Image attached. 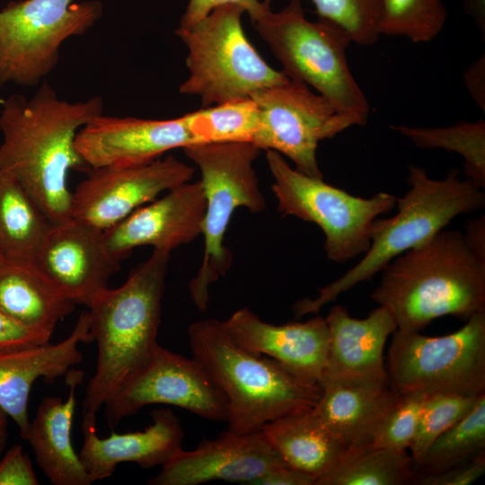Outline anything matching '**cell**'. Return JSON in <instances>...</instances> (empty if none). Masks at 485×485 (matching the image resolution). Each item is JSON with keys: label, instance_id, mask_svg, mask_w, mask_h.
I'll list each match as a JSON object with an SVG mask.
<instances>
[{"label": "cell", "instance_id": "cell-1", "mask_svg": "<svg viewBox=\"0 0 485 485\" xmlns=\"http://www.w3.org/2000/svg\"><path fill=\"white\" fill-rule=\"evenodd\" d=\"M103 110L101 97L68 101L46 81L30 99L13 93L3 102L0 169L26 189L50 224L72 218L69 172L91 168L75 148V137Z\"/></svg>", "mask_w": 485, "mask_h": 485}, {"label": "cell", "instance_id": "cell-2", "mask_svg": "<svg viewBox=\"0 0 485 485\" xmlns=\"http://www.w3.org/2000/svg\"><path fill=\"white\" fill-rule=\"evenodd\" d=\"M371 299L402 331L447 315L466 321L485 312V258L463 232L444 228L391 260Z\"/></svg>", "mask_w": 485, "mask_h": 485}, {"label": "cell", "instance_id": "cell-3", "mask_svg": "<svg viewBox=\"0 0 485 485\" xmlns=\"http://www.w3.org/2000/svg\"><path fill=\"white\" fill-rule=\"evenodd\" d=\"M170 255L169 251L154 249L123 285L108 287L88 306L97 361L82 403V428H95L100 409L145 366L159 345Z\"/></svg>", "mask_w": 485, "mask_h": 485}, {"label": "cell", "instance_id": "cell-4", "mask_svg": "<svg viewBox=\"0 0 485 485\" xmlns=\"http://www.w3.org/2000/svg\"><path fill=\"white\" fill-rule=\"evenodd\" d=\"M192 357L227 399V430L258 432L282 416L309 410L322 386L300 378L275 359L240 347L223 321L205 319L188 329Z\"/></svg>", "mask_w": 485, "mask_h": 485}, {"label": "cell", "instance_id": "cell-5", "mask_svg": "<svg viewBox=\"0 0 485 485\" xmlns=\"http://www.w3.org/2000/svg\"><path fill=\"white\" fill-rule=\"evenodd\" d=\"M452 169L442 180L429 178L426 170L409 164L410 189L397 198V214L376 218L370 246L363 258L344 275L318 289L315 298H304L293 306L295 316L318 313L322 307L356 285L370 280L395 257L445 228L454 217L481 210L484 190Z\"/></svg>", "mask_w": 485, "mask_h": 485}, {"label": "cell", "instance_id": "cell-6", "mask_svg": "<svg viewBox=\"0 0 485 485\" xmlns=\"http://www.w3.org/2000/svg\"><path fill=\"white\" fill-rule=\"evenodd\" d=\"M251 20L289 79L313 87L358 126L366 124L370 106L349 69L346 50L352 40L344 29L322 19L309 21L300 0L278 12L264 0Z\"/></svg>", "mask_w": 485, "mask_h": 485}, {"label": "cell", "instance_id": "cell-7", "mask_svg": "<svg viewBox=\"0 0 485 485\" xmlns=\"http://www.w3.org/2000/svg\"><path fill=\"white\" fill-rule=\"evenodd\" d=\"M245 10L236 4L213 9L175 34L188 48V78L180 93L201 99L203 108L251 98L261 89L289 80L271 67L248 40L242 24Z\"/></svg>", "mask_w": 485, "mask_h": 485}, {"label": "cell", "instance_id": "cell-8", "mask_svg": "<svg viewBox=\"0 0 485 485\" xmlns=\"http://www.w3.org/2000/svg\"><path fill=\"white\" fill-rule=\"evenodd\" d=\"M201 172L206 209L202 234L204 253L201 266L189 283L190 295L204 312L209 287L228 271L232 255L224 237L234 212L245 207L256 214L266 208L253 163L261 149L251 142L201 143L182 148Z\"/></svg>", "mask_w": 485, "mask_h": 485}, {"label": "cell", "instance_id": "cell-9", "mask_svg": "<svg viewBox=\"0 0 485 485\" xmlns=\"http://www.w3.org/2000/svg\"><path fill=\"white\" fill-rule=\"evenodd\" d=\"M266 159L278 211L317 225L325 235L326 256L333 262L365 254L374 221L395 207L397 197L391 193L357 197L298 172L273 150H266Z\"/></svg>", "mask_w": 485, "mask_h": 485}, {"label": "cell", "instance_id": "cell-10", "mask_svg": "<svg viewBox=\"0 0 485 485\" xmlns=\"http://www.w3.org/2000/svg\"><path fill=\"white\" fill-rule=\"evenodd\" d=\"M385 369L390 384L400 392L485 393V312L471 316L456 331L438 337L397 329Z\"/></svg>", "mask_w": 485, "mask_h": 485}, {"label": "cell", "instance_id": "cell-11", "mask_svg": "<svg viewBox=\"0 0 485 485\" xmlns=\"http://www.w3.org/2000/svg\"><path fill=\"white\" fill-rule=\"evenodd\" d=\"M99 0H20L0 9V87L36 86L59 61L62 44L101 17Z\"/></svg>", "mask_w": 485, "mask_h": 485}, {"label": "cell", "instance_id": "cell-12", "mask_svg": "<svg viewBox=\"0 0 485 485\" xmlns=\"http://www.w3.org/2000/svg\"><path fill=\"white\" fill-rule=\"evenodd\" d=\"M251 98L260 115L251 143L284 154L295 170L313 178L323 179L316 157L319 142L358 126L307 84L291 79L257 91Z\"/></svg>", "mask_w": 485, "mask_h": 485}, {"label": "cell", "instance_id": "cell-13", "mask_svg": "<svg viewBox=\"0 0 485 485\" xmlns=\"http://www.w3.org/2000/svg\"><path fill=\"white\" fill-rule=\"evenodd\" d=\"M150 404L180 407L201 418L226 421L228 402L200 364L156 347L149 360L104 404L110 428Z\"/></svg>", "mask_w": 485, "mask_h": 485}, {"label": "cell", "instance_id": "cell-14", "mask_svg": "<svg viewBox=\"0 0 485 485\" xmlns=\"http://www.w3.org/2000/svg\"><path fill=\"white\" fill-rule=\"evenodd\" d=\"M194 170L172 155L136 166L90 168L72 192L71 216L104 232L161 193L190 181Z\"/></svg>", "mask_w": 485, "mask_h": 485}, {"label": "cell", "instance_id": "cell-15", "mask_svg": "<svg viewBox=\"0 0 485 485\" xmlns=\"http://www.w3.org/2000/svg\"><path fill=\"white\" fill-rule=\"evenodd\" d=\"M203 143L189 115L148 119L101 114L85 124L75 146L91 168L136 166L164 153Z\"/></svg>", "mask_w": 485, "mask_h": 485}, {"label": "cell", "instance_id": "cell-16", "mask_svg": "<svg viewBox=\"0 0 485 485\" xmlns=\"http://www.w3.org/2000/svg\"><path fill=\"white\" fill-rule=\"evenodd\" d=\"M34 263L72 303L87 307L120 269L103 231L75 218L50 225Z\"/></svg>", "mask_w": 485, "mask_h": 485}, {"label": "cell", "instance_id": "cell-17", "mask_svg": "<svg viewBox=\"0 0 485 485\" xmlns=\"http://www.w3.org/2000/svg\"><path fill=\"white\" fill-rule=\"evenodd\" d=\"M287 465L262 431L228 430L204 439L190 451L180 450L149 481L151 485H198L214 481L250 484L277 467Z\"/></svg>", "mask_w": 485, "mask_h": 485}, {"label": "cell", "instance_id": "cell-18", "mask_svg": "<svg viewBox=\"0 0 485 485\" xmlns=\"http://www.w3.org/2000/svg\"><path fill=\"white\" fill-rule=\"evenodd\" d=\"M205 209L200 181L183 183L104 231L106 247L119 262L140 246L172 251L202 234Z\"/></svg>", "mask_w": 485, "mask_h": 485}, {"label": "cell", "instance_id": "cell-19", "mask_svg": "<svg viewBox=\"0 0 485 485\" xmlns=\"http://www.w3.org/2000/svg\"><path fill=\"white\" fill-rule=\"evenodd\" d=\"M223 323L240 347L269 357L304 381L321 385L330 343L325 317L274 325L241 308Z\"/></svg>", "mask_w": 485, "mask_h": 485}, {"label": "cell", "instance_id": "cell-20", "mask_svg": "<svg viewBox=\"0 0 485 485\" xmlns=\"http://www.w3.org/2000/svg\"><path fill=\"white\" fill-rule=\"evenodd\" d=\"M93 341L87 311L62 341L0 351V410L14 421L22 439L31 423L28 401L33 384L66 375L83 359L79 344Z\"/></svg>", "mask_w": 485, "mask_h": 485}, {"label": "cell", "instance_id": "cell-21", "mask_svg": "<svg viewBox=\"0 0 485 485\" xmlns=\"http://www.w3.org/2000/svg\"><path fill=\"white\" fill-rule=\"evenodd\" d=\"M152 423L141 431L116 433L101 437L94 427L82 428L80 459L93 481L113 474L118 464L135 463L141 468L163 466L180 450L184 431L172 410L151 412Z\"/></svg>", "mask_w": 485, "mask_h": 485}, {"label": "cell", "instance_id": "cell-22", "mask_svg": "<svg viewBox=\"0 0 485 485\" xmlns=\"http://www.w3.org/2000/svg\"><path fill=\"white\" fill-rule=\"evenodd\" d=\"M330 343L322 379L388 380L384 348L388 337L397 330L392 314L383 306L366 318L351 317L337 304L325 317ZM322 383V382H321Z\"/></svg>", "mask_w": 485, "mask_h": 485}, {"label": "cell", "instance_id": "cell-23", "mask_svg": "<svg viewBox=\"0 0 485 485\" xmlns=\"http://www.w3.org/2000/svg\"><path fill=\"white\" fill-rule=\"evenodd\" d=\"M313 407L347 448L370 444L400 392L388 380L328 378Z\"/></svg>", "mask_w": 485, "mask_h": 485}, {"label": "cell", "instance_id": "cell-24", "mask_svg": "<svg viewBox=\"0 0 485 485\" xmlns=\"http://www.w3.org/2000/svg\"><path fill=\"white\" fill-rule=\"evenodd\" d=\"M83 376L84 373L79 370L70 369L66 373L67 398L48 396L42 399L24 438L33 451L37 464L54 485H90L93 482L71 439L75 392Z\"/></svg>", "mask_w": 485, "mask_h": 485}, {"label": "cell", "instance_id": "cell-25", "mask_svg": "<svg viewBox=\"0 0 485 485\" xmlns=\"http://www.w3.org/2000/svg\"><path fill=\"white\" fill-rule=\"evenodd\" d=\"M66 298L33 261L3 256L0 260V310L32 329L53 333L74 311Z\"/></svg>", "mask_w": 485, "mask_h": 485}, {"label": "cell", "instance_id": "cell-26", "mask_svg": "<svg viewBox=\"0 0 485 485\" xmlns=\"http://www.w3.org/2000/svg\"><path fill=\"white\" fill-rule=\"evenodd\" d=\"M261 431L288 466L313 476L316 481L348 450L313 408L269 421Z\"/></svg>", "mask_w": 485, "mask_h": 485}, {"label": "cell", "instance_id": "cell-27", "mask_svg": "<svg viewBox=\"0 0 485 485\" xmlns=\"http://www.w3.org/2000/svg\"><path fill=\"white\" fill-rule=\"evenodd\" d=\"M50 225L26 189L0 169V245L4 255L34 262Z\"/></svg>", "mask_w": 485, "mask_h": 485}, {"label": "cell", "instance_id": "cell-28", "mask_svg": "<svg viewBox=\"0 0 485 485\" xmlns=\"http://www.w3.org/2000/svg\"><path fill=\"white\" fill-rule=\"evenodd\" d=\"M418 475L407 452L366 444L348 448L340 460L319 477L315 485L417 484Z\"/></svg>", "mask_w": 485, "mask_h": 485}, {"label": "cell", "instance_id": "cell-29", "mask_svg": "<svg viewBox=\"0 0 485 485\" xmlns=\"http://www.w3.org/2000/svg\"><path fill=\"white\" fill-rule=\"evenodd\" d=\"M402 136L424 149L441 148L463 158L465 177L485 189V121H461L449 127L392 126Z\"/></svg>", "mask_w": 485, "mask_h": 485}, {"label": "cell", "instance_id": "cell-30", "mask_svg": "<svg viewBox=\"0 0 485 485\" xmlns=\"http://www.w3.org/2000/svg\"><path fill=\"white\" fill-rule=\"evenodd\" d=\"M485 453V393L473 409L440 435L422 461L413 465L417 475L435 474Z\"/></svg>", "mask_w": 485, "mask_h": 485}, {"label": "cell", "instance_id": "cell-31", "mask_svg": "<svg viewBox=\"0 0 485 485\" xmlns=\"http://www.w3.org/2000/svg\"><path fill=\"white\" fill-rule=\"evenodd\" d=\"M448 13L441 0H382L380 35L428 42L443 30Z\"/></svg>", "mask_w": 485, "mask_h": 485}, {"label": "cell", "instance_id": "cell-32", "mask_svg": "<svg viewBox=\"0 0 485 485\" xmlns=\"http://www.w3.org/2000/svg\"><path fill=\"white\" fill-rule=\"evenodd\" d=\"M203 143L251 142L259 126V108L251 98L190 112Z\"/></svg>", "mask_w": 485, "mask_h": 485}, {"label": "cell", "instance_id": "cell-33", "mask_svg": "<svg viewBox=\"0 0 485 485\" xmlns=\"http://www.w3.org/2000/svg\"><path fill=\"white\" fill-rule=\"evenodd\" d=\"M481 395L447 393L428 395L409 448L413 465L422 461L429 446L440 435L473 409Z\"/></svg>", "mask_w": 485, "mask_h": 485}, {"label": "cell", "instance_id": "cell-34", "mask_svg": "<svg viewBox=\"0 0 485 485\" xmlns=\"http://www.w3.org/2000/svg\"><path fill=\"white\" fill-rule=\"evenodd\" d=\"M319 19L344 29L352 42L370 46L380 34L378 24L382 0H311Z\"/></svg>", "mask_w": 485, "mask_h": 485}, {"label": "cell", "instance_id": "cell-35", "mask_svg": "<svg viewBox=\"0 0 485 485\" xmlns=\"http://www.w3.org/2000/svg\"><path fill=\"white\" fill-rule=\"evenodd\" d=\"M428 394L400 392L395 404L379 425L370 443L375 447L407 452L415 436Z\"/></svg>", "mask_w": 485, "mask_h": 485}, {"label": "cell", "instance_id": "cell-36", "mask_svg": "<svg viewBox=\"0 0 485 485\" xmlns=\"http://www.w3.org/2000/svg\"><path fill=\"white\" fill-rule=\"evenodd\" d=\"M52 334L28 327L0 310V351L46 344Z\"/></svg>", "mask_w": 485, "mask_h": 485}, {"label": "cell", "instance_id": "cell-37", "mask_svg": "<svg viewBox=\"0 0 485 485\" xmlns=\"http://www.w3.org/2000/svg\"><path fill=\"white\" fill-rule=\"evenodd\" d=\"M29 455L13 445L0 458V485H39Z\"/></svg>", "mask_w": 485, "mask_h": 485}, {"label": "cell", "instance_id": "cell-38", "mask_svg": "<svg viewBox=\"0 0 485 485\" xmlns=\"http://www.w3.org/2000/svg\"><path fill=\"white\" fill-rule=\"evenodd\" d=\"M484 472L485 453L444 472L435 474L419 475L417 484L470 485L483 476Z\"/></svg>", "mask_w": 485, "mask_h": 485}, {"label": "cell", "instance_id": "cell-39", "mask_svg": "<svg viewBox=\"0 0 485 485\" xmlns=\"http://www.w3.org/2000/svg\"><path fill=\"white\" fill-rule=\"evenodd\" d=\"M226 4L241 5L251 18L262 5L259 0H189L184 13L182 14L179 27L190 28L198 21L206 17L213 9Z\"/></svg>", "mask_w": 485, "mask_h": 485}, {"label": "cell", "instance_id": "cell-40", "mask_svg": "<svg viewBox=\"0 0 485 485\" xmlns=\"http://www.w3.org/2000/svg\"><path fill=\"white\" fill-rule=\"evenodd\" d=\"M316 479L300 470L282 465L254 479L249 485H315Z\"/></svg>", "mask_w": 485, "mask_h": 485}, {"label": "cell", "instance_id": "cell-41", "mask_svg": "<svg viewBox=\"0 0 485 485\" xmlns=\"http://www.w3.org/2000/svg\"><path fill=\"white\" fill-rule=\"evenodd\" d=\"M463 82L476 105L485 111V54L473 61L463 73Z\"/></svg>", "mask_w": 485, "mask_h": 485}, {"label": "cell", "instance_id": "cell-42", "mask_svg": "<svg viewBox=\"0 0 485 485\" xmlns=\"http://www.w3.org/2000/svg\"><path fill=\"white\" fill-rule=\"evenodd\" d=\"M463 234L472 250L485 258V215L469 219Z\"/></svg>", "mask_w": 485, "mask_h": 485}, {"label": "cell", "instance_id": "cell-43", "mask_svg": "<svg viewBox=\"0 0 485 485\" xmlns=\"http://www.w3.org/2000/svg\"><path fill=\"white\" fill-rule=\"evenodd\" d=\"M463 10L475 22L485 41V0H463Z\"/></svg>", "mask_w": 485, "mask_h": 485}, {"label": "cell", "instance_id": "cell-44", "mask_svg": "<svg viewBox=\"0 0 485 485\" xmlns=\"http://www.w3.org/2000/svg\"><path fill=\"white\" fill-rule=\"evenodd\" d=\"M8 418L9 417L0 410V458L4 454L7 442Z\"/></svg>", "mask_w": 485, "mask_h": 485}, {"label": "cell", "instance_id": "cell-45", "mask_svg": "<svg viewBox=\"0 0 485 485\" xmlns=\"http://www.w3.org/2000/svg\"><path fill=\"white\" fill-rule=\"evenodd\" d=\"M3 256H4V252H3L2 247L0 245V260L3 258Z\"/></svg>", "mask_w": 485, "mask_h": 485}]
</instances>
